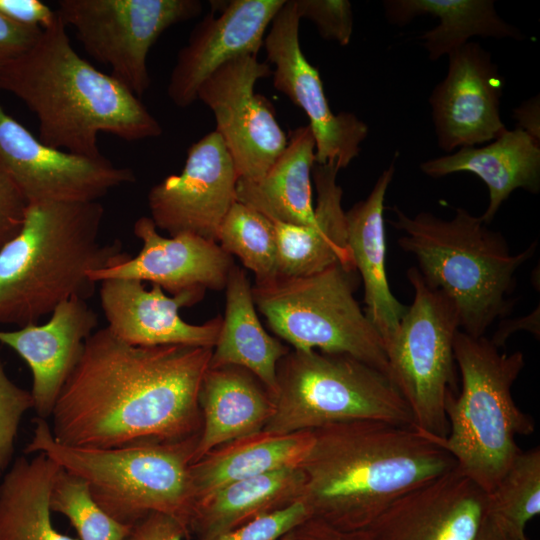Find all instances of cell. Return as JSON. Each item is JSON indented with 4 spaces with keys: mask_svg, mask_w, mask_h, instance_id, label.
I'll list each match as a JSON object with an SVG mask.
<instances>
[{
    "mask_svg": "<svg viewBox=\"0 0 540 540\" xmlns=\"http://www.w3.org/2000/svg\"><path fill=\"white\" fill-rule=\"evenodd\" d=\"M34 422L25 454L43 453L83 479L93 500L113 519L133 526L157 512L189 529L195 505L189 466L199 434L177 442L80 448L56 441L45 419Z\"/></svg>",
    "mask_w": 540,
    "mask_h": 540,
    "instance_id": "7",
    "label": "cell"
},
{
    "mask_svg": "<svg viewBox=\"0 0 540 540\" xmlns=\"http://www.w3.org/2000/svg\"><path fill=\"white\" fill-rule=\"evenodd\" d=\"M58 17L23 54L0 70V89L19 98L39 122L46 145L99 157L101 133L125 141L158 137L162 127L129 88L73 48Z\"/></svg>",
    "mask_w": 540,
    "mask_h": 540,
    "instance_id": "3",
    "label": "cell"
},
{
    "mask_svg": "<svg viewBox=\"0 0 540 540\" xmlns=\"http://www.w3.org/2000/svg\"><path fill=\"white\" fill-rule=\"evenodd\" d=\"M279 540H372L366 531H345L318 519L309 518L298 524Z\"/></svg>",
    "mask_w": 540,
    "mask_h": 540,
    "instance_id": "42",
    "label": "cell"
},
{
    "mask_svg": "<svg viewBox=\"0 0 540 540\" xmlns=\"http://www.w3.org/2000/svg\"><path fill=\"white\" fill-rule=\"evenodd\" d=\"M311 518L301 501L259 515L228 532L204 540H279L292 528Z\"/></svg>",
    "mask_w": 540,
    "mask_h": 540,
    "instance_id": "36",
    "label": "cell"
},
{
    "mask_svg": "<svg viewBox=\"0 0 540 540\" xmlns=\"http://www.w3.org/2000/svg\"><path fill=\"white\" fill-rule=\"evenodd\" d=\"M315 140L308 125L290 133L281 155L257 179H238L236 201L272 222L308 225L314 221L312 169Z\"/></svg>",
    "mask_w": 540,
    "mask_h": 540,
    "instance_id": "27",
    "label": "cell"
},
{
    "mask_svg": "<svg viewBox=\"0 0 540 540\" xmlns=\"http://www.w3.org/2000/svg\"><path fill=\"white\" fill-rule=\"evenodd\" d=\"M393 211L389 223L402 232L399 246L416 258L424 280L453 301L460 330L485 336L496 319L511 311L516 272L533 256L537 242L512 254L500 232L465 208H457L450 219L430 212L409 216L397 206Z\"/></svg>",
    "mask_w": 540,
    "mask_h": 540,
    "instance_id": "5",
    "label": "cell"
},
{
    "mask_svg": "<svg viewBox=\"0 0 540 540\" xmlns=\"http://www.w3.org/2000/svg\"><path fill=\"white\" fill-rule=\"evenodd\" d=\"M99 201L28 203L18 234L0 249V324L38 323L62 302L93 295L92 271L127 257L101 244Z\"/></svg>",
    "mask_w": 540,
    "mask_h": 540,
    "instance_id": "4",
    "label": "cell"
},
{
    "mask_svg": "<svg viewBox=\"0 0 540 540\" xmlns=\"http://www.w3.org/2000/svg\"><path fill=\"white\" fill-rule=\"evenodd\" d=\"M383 6L388 22L397 26L422 15L439 19L437 26L418 37L431 61L448 56L475 36L517 41L525 38L498 15L492 0H386Z\"/></svg>",
    "mask_w": 540,
    "mask_h": 540,
    "instance_id": "29",
    "label": "cell"
},
{
    "mask_svg": "<svg viewBox=\"0 0 540 540\" xmlns=\"http://www.w3.org/2000/svg\"><path fill=\"white\" fill-rule=\"evenodd\" d=\"M28 201L0 164V249L20 231Z\"/></svg>",
    "mask_w": 540,
    "mask_h": 540,
    "instance_id": "38",
    "label": "cell"
},
{
    "mask_svg": "<svg viewBox=\"0 0 540 540\" xmlns=\"http://www.w3.org/2000/svg\"><path fill=\"white\" fill-rule=\"evenodd\" d=\"M339 170L331 164H314L312 181L317 192L314 221L308 225L273 222L280 277H303L334 264L356 270L347 239L343 190Z\"/></svg>",
    "mask_w": 540,
    "mask_h": 540,
    "instance_id": "22",
    "label": "cell"
},
{
    "mask_svg": "<svg viewBox=\"0 0 540 540\" xmlns=\"http://www.w3.org/2000/svg\"><path fill=\"white\" fill-rule=\"evenodd\" d=\"M286 0H231L219 15L211 10L194 27L179 51L167 94L178 107L197 100L201 84L227 62L257 55L267 27Z\"/></svg>",
    "mask_w": 540,
    "mask_h": 540,
    "instance_id": "18",
    "label": "cell"
},
{
    "mask_svg": "<svg viewBox=\"0 0 540 540\" xmlns=\"http://www.w3.org/2000/svg\"><path fill=\"white\" fill-rule=\"evenodd\" d=\"M298 16L312 21L320 36L349 44L353 33L352 4L348 0H294Z\"/></svg>",
    "mask_w": 540,
    "mask_h": 540,
    "instance_id": "37",
    "label": "cell"
},
{
    "mask_svg": "<svg viewBox=\"0 0 540 540\" xmlns=\"http://www.w3.org/2000/svg\"><path fill=\"white\" fill-rule=\"evenodd\" d=\"M272 74L257 55L237 57L210 75L199 87V99L213 112L216 129L228 149L239 179L261 177L287 146L273 106L255 93L256 82Z\"/></svg>",
    "mask_w": 540,
    "mask_h": 540,
    "instance_id": "12",
    "label": "cell"
},
{
    "mask_svg": "<svg viewBox=\"0 0 540 540\" xmlns=\"http://www.w3.org/2000/svg\"><path fill=\"white\" fill-rule=\"evenodd\" d=\"M489 498L457 466L391 503L366 530L372 540H475Z\"/></svg>",
    "mask_w": 540,
    "mask_h": 540,
    "instance_id": "17",
    "label": "cell"
},
{
    "mask_svg": "<svg viewBox=\"0 0 540 540\" xmlns=\"http://www.w3.org/2000/svg\"><path fill=\"white\" fill-rule=\"evenodd\" d=\"M225 289V314L212 349L209 368L242 367L251 372L273 398L278 362L290 349L262 326L250 281L245 271L235 264Z\"/></svg>",
    "mask_w": 540,
    "mask_h": 540,
    "instance_id": "26",
    "label": "cell"
},
{
    "mask_svg": "<svg viewBox=\"0 0 540 540\" xmlns=\"http://www.w3.org/2000/svg\"><path fill=\"white\" fill-rule=\"evenodd\" d=\"M18 457L0 483V540H78L52 524L50 497L60 466L43 453Z\"/></svg>",
    "mask_w": 540,
    "mask_h": 540,
    "instance_id": "31",
    "label": "cell"
},
{
    "mask_svg": "<svg viewBox=\"0 0 540 540\" xmlns=\"http://www.w3.org/2000/svg\"><path fill=\"white\" fill-rule=\"evenodd\" d=\"M304 473L285 467L226 485L196 503L189 531L204 540L298 500Z\"/></svg>",
    "mask_w": 540,
    "mask_h": 540,
    "instance_id": "30",
    "label": "cell"
},
{
    "mask_svg": "<svg viewBox=\"0 0 540 540\" xmlns=\"http://www.w3.org/2000/svg\"><path fill=\"white\" fill-rule=\"evenodd\" d=\"M540 101L539 95L523 102L513 110L518 128L540 142Z\"/></svg>",
    "mask_w": 540,
    "mask_h": 540,
    "instance_id": "44",
    "label": "cell"
},
{
    "mask_svg": "<svg viewBox=\"0 0 540 540\" xmlns=\"http://www.w3.org/2000/svg\"><path fill=\"white\" fill-rule=\"evenodd\" d=\"M42 31L17 25L0 14V70L27 51Z\"/></svg>",
    "mask_w": 540,
    "mask_h": 540,
    "instance_id": "41",
    "label": "cell"
},
{
    "mask_svg": "<svg viewBox=\"0 0 540 540\" xmlns=\"http://www.w3.org/2000/svg\"><path fill=\"white\" fill-rule=\"evenodd\" d=\"M413 301L384 346L389 378L407 403L414 427L442 439L448 434L447 395L454 392V340L460 330L453 301L431 287L417 267L407 270Z\"/></svg>",
    "mask_w": 540,
    "mask_h": 540,
    "instance_id": "10",
    "label": "cell"
},
{
    "mask_svg": "<svg viewBox=\"0 0 540 540\" xmlns=\"http://www.w3.org/2000/svg\"><path fill=\"white\" fill-rule=\"evenodd\" d=\"M50 507L69 520L78 540H124L132 528L108 515L93 500L87 483L61 467L53 483Z\"/></svg>",
    "mask_w": 540,
    "mask_h": 540,
    "instance_id": "34",
    "label": "cell"
},
{
    "mask_svg": "<svg viewBox=\"0 0 540 540\" xmlns=\"http://www.w3.org/2000/svg\"><path fill=\"white\" fill-rule=\"evenodd\" d=\"M475 540H528L525 532H520L499 517L489 513L484 519Z\"/></svg>",
    "mask_w": 540,
    "mask_h": 540,
    "instance_id": "43",
    "label": "cell"
},
{
    "mask_svg": "<svg viewBox=\"0 0 540 540\" xmlns=\"http://www.w3.org/2000/svg\"><path fill=\"white\" fill-rule=\"evenodd\" d=\"M238 179L234 161L214 130L188 148L180 174L150 189V218L170 236L186 232L217 242L219 227L236 202Z\"/></svg>",
    "mask_w": 540,
    "mask_h": 540,
    "instance_id": "15",
    "label": "cell"
},
{
    "mask_svg": "<svg viewBox=\"0 0 540 540\" xmlns=\"http://www.w3.org/2000/svg\"><path fill=\"white\" fill-rule=\"evenodd\" d=\"M142 249L115 264L92 271L89 278L98 283L122 278L148 281L177 295L183 292L224 289L233 258L217 242L192 233L164 237L150 217H140L133 226Z\"/></svg>",
    "mask_w": 540,
    "mask_h": 540,
    "instance_id": "19",
    "label": "cell"
},
{
    "mask_svg": "<svg viewBox=\"0 0 540 540\" xmlns=\"http://www.w3.org/2000/svg\"><path fill=\"white\" fill-rule=\"evenodd\" d=\"M205 292L189 291L167 296L158 285L145 289L136 279H106L100 282V303L107 328L134 346L183 345L213 348L222 317L204 324L187 323L179 310L199 302Z\"/></svg>",
    "mask_w": 540,
    "mask_h": 540,
    "instance_id": "20",
    "label": "cell"
},
{
    "mask_svg": "<svg viewBox=\"0 0 540 540\" xmlns=\"http://www.w3.org/2000/svg\"><path fill=\"white\" fill-rule=\"evenodd\" d=\"M300 20L294 0H286L264 38L267 60L274 66L273 85L308 117L315 140V163L341 170L358 157L369 128L353 113L332 112L319 71L301 49Z\"/></svg>",
    "mask_w": 540,
    "mask_h": 540,
    "instance_id": "13",
    "label": "cell"
},
{
    "mask_svg": "<svg viewBox=\"0 0 540 540\" xmlns=\"http://www.w3.org/2000/svg\"><path fill=\"white\" fill-rule=\"evenodd\" d=\"M312 431L298 500L311 518L340 530L366 531L395 500L457 466L414 426L364 420Z\"/></svg>",
    "mask_w": 540,
    "mask_h": 540,
    "instance_id": "2",
    "label": "cell"
},
{
    "mask_svg": "<svg viewBox=\"0 0 540 540\" xmlns=\"http://www.w3.org/2000/svg\"><path fill=\"white\" fill-rule=\"evenodd\" d=\"M0 14L17 25L42 30L57 18L56 10L40 0H0Z\"/></svg>",
    "mask_w": 540,
    "mask_h": 540,
    "instance_id": "39",
    "label": "cell"
},
{
    "mask_svg": "<svg viewBox=\"0 0 540 540\" xmlns=\"http://www.w3.org/2000/svg\"><path fill=\"white\" fill-rule=\"evenodd\" d=\"M454 358L461 390L446 398L447 436L434 439L455 459L457 468L489 494L521 450L516 437L535 430L534 420L512 396L524 355L502 353L485 336L459 330Z\"/></svg>",
    "mask_w": 540,
    "mask_h": 540,
    "instance_id": "6",
    "label": "cell"
},
{
    "mask_svg": "<svg viewBox=\"0 0 540 540\" xmlns=\"http://www.w3.org/2000/svg\"><path fill=\"white\" fill-rule=\"evenodd\" d=\"M274 412L261 431L283 435L351 421L414 426L391 379L345 354L290 349L278 362Z\"/></svg>",
    "mask_w": 540,
    "mask_h": 540,
    "instance_id": "8",
    "label": "cell"
},
{
    "mask_svg": "<svg viewBox=\"0 0 540 540\" xmlns=\"http://www.w3.org/2000/svg\"><path fill=\"white\" fill-rule=\"evenodd\" d=\"M199 406L202 423L191 464L221 445L261 431L274 412L265 386L238 366L208 367Z\"/></svg>",
    "mask_w": 540,
    "mask_h": 540,
    "instance_id": "25",
    "label": "cell"
},
{
    "mask_svg": "<svg viewBox=\"0 0 540 540\" xmlns=\"http://www.w3.org/2000/svg\"><path fill=\"white\" fill-rule=\"evenodd\" d=\"M189 535V529L179 520L154 512L135 523L124 540H184Z\"/></svg>",
    "mask_w": 540,
    "mask_h": 540,
    "instance_id": "40",
    "label": "cell"
},
{
    "mask_svg": "<svg viewBox=\"0 0 540 540\" xmlns=\"http://www.w3.org/2000/svg\"><path fill=\"white\" fill-rule=\"evenodd\" d=\"M394 173L392 162L382 171L367 198L345 212L348 244L364 287V312L384 346L407 310L393 295L386 272L384 202Z\"/></svg>",
    "mask_w": 540,
    "mask_h": 540,
    "instance_id": "24",
    "label": "cell"
},
{
    "mask_svg": "<svg viewBox=\"0 0 540 540\" xmlns=\"http://www.w3.org/2000/svg\"><path fill=\"white\" fill-rule=\"evenodd\" d=\"M213 348L134 346L94 331L60 391L50 430L62 444L116 448L199 434V391Z\"/></svg>",
    "mask_w": 540,
    "mask_h": 540,
    "instance_id": "1",
    "label": "cell"
},
{
    "mask_svg": "<svg viewBox=\"0 0 540 540\" xmlns=\"http://www.w3.org/2000/svg\"><path fill=\"white\" fill-rule=\"evenodd\" d=\"M33 407L31 391L10 380L0 359V478L11 463L21 419Z\"/></svg>",
    "mask_w": 540,
    "mask_h": 540,
    "instance_id": "35",
    "label": "cell"
},
{
    "mask_svg": "<svg viewBox=\"0 0 540 540\" xmlns=\"http://www.w3.org/2000/svg\"><path fill=\"white\" fill-rule=\"evenodd\" d=\"M217 243L254 273L255 284L278 277L274 224L254 209L234 202L219 227Z\"/></svg>",
    "mask_w": 540,
    "mask_h": 540,
    "instance_id": "32",
    "label": "cell"
},
{
    "mask_svg": "<svg viewBox=\"0 0 540 540\" xmlns=\"http://www.w3.org/2000/svg\"><path fill=\"white\" fill-rule=\"evenodd\" d=\"M201 11L198 0H60L56 9L86 52L138 97L151 84L147 57L153 44Z\"/></svg>",
    "mask_w": 540,
    "mask_h": 540,
    "instance_id": "11",
    "label": "cell"
},
{
    "mask_svg": "<svg viewBox=\"0 0 540 540\" xmlns=\"http://www.w3.org/2000/svg\"><path fill=\"white\" fill-rule=\"evenodd\" d=\"M0 164L31 202H93L135 181L104 156L86 157L44 144L0 104Z\"/></svg>",
    "mask_w": 540,
    "mask_h": 540,
    "instance_id": "14",
    "label": "cell"
},
{
    "mask_svg": "<svg viewBox=\"0 0 540 540\" xmlns=\"http://www.w3.org/2000/svg\"><path fill=\"white\" fill-rule=\"evenodd\" d=\"M488 498L489 513L524 532L540 513V449L520 450Z\"/></svg>",
    "mask_w": 540,
    "mask_h": 540,
    "instance_id": "33",
    "label": "cell"
},
{
    "mask_svg": "<svg viewBox=\"0 0 540 540\" xmlns=\"http://www.w3.org/2000/svg\"><path fill=\"white\" fill-rule=\"evenodd\" d=\"M80 297L59 304L43 324L0 329V344L14 350L32 374L31 394L37 418L51 416L86 340L97 325V314Z\"/></svg>",
    "mask_w": 540,
    "mask_h": 540,
    "instance_id": "21",
    "label": "cell"
},
{
    "mask_svg": "<svg viewBox=\"0 0 540 540\" xmlns=\"http://www.w3.org/2000/svg\"><path fill=\"white\" fill-rule=\"evenodd\" d=\"M356 275L334 264L255 284L252 296L270 329L292 349L349 355L389 377L383 341L354 295Z\"/></svg>",
    "mask_w": 540,
    "mask_h": 540,
    "instance_id": "9",
    "label": "cell"
},
{
    "mask_svg": "<svg viewBox=\"0 0 540 540\" xmlns=\"http://www.w3.org/2000/svg\"><path fill=\"white\" fill-rule=\"evenodd\" d=\"M313 439L312 430L283 435L259 431L215 448L189 466L195 505L231 483L300 466Z\"/></svg>",
    "mask_w": 540,
    "mask_h": 540,
    "instance_id": "28",
    "label": "cell"
},
{
    "mask_svg": "<svg viewBox=\"0 0 540 540\" xmlns=\"http://www.w3.org/2000/svg\"><path fill=\"white\" fill-rule=\"evenodd\" d=\"M434 178L469 172L487 186L489 202L481 219L489 225L516 189L536 194L540 190V142L520 128L506 129L482 147H462L456 152L420 164Z\"/></svg>",
    "mask_w": 540,
    "mask_h": 540,
    "instance_id": "23",
    "label": "cell"
},
{
    "mask_svg": "<svg viewBox=\"0 0 540 540\" xmlns=\"http://www.w3.org/2000/svg\"><path fill=\"white\" fill-rule=\"evenodd\" d=\"M448 58L447 74L428 102L438 146L451 153L491 142L507 128L500 116L504 81L491 53L469 41Z\"/></svg>",
    "mask_w": 540,
    "mask_h": 540,
    "instance_id": "16",
    "label": "cell"
}]
</instances>
